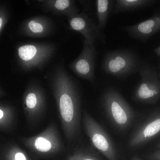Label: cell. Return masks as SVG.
<instances>
[{"mask_svg": "<svg viewBox=\"0 0 160 160\" xmlns=\"http://www.w3.org/2000/svg\"><path fill=\"white\" fill-rule=\"evenodd\" d=\"M83 121L86 133L93 146L108 160H117L116 149L103 128L86 112Z\"/></svg>", "mask_w": 160, "mask_h": 160, "instance_id": "1", "label": "cell"}, {"mask_svg": "<svg viewBox=\"0 0 160 160\" xmlns=\"http://www.w3.org/2000/svg\"><path fill=\"white\" fill-rule=\"evenodd\" d=\"M70 28L79 32L84 37V41L94 45L97 41L104 43L105 39L98 24L85 12H82L69 17Z\"/></svg>", "mask_w": 160, "mask_h": 160, "instance_id": "2", "label": "cell"}, {"mask_svg": "<svg viewBox=\"0 0 160 160\" xmlns=\"http://www.w3.org/2000/svg\"><path fill=\"white\" fill-rule=\"evenodd\" d=\"M123 30L131 37L143 42L160 31V8L156 9L152 17L136 24L124 26Z\"/></svg>", "mask_w": 160, "mask_h": 160, "instance_id": "3", "label": "cell"}, {"mask_svg": "<svg viewBox=\"0 0 160 160\" xmlns=\"http://www.w3.org/2000/svg\"><path fill=\"white\" fill-rule=\"evenodd\" d=\"M96 55L94 45H90L84 41L81 53L70 65L72 70L78 75L92 80L94 77Z\"/></svg>", "mask_w": 160, "mask_h": 160, "instance_id": "4", "label": "cell"}, {"mask_svg": "<svg viewBox=\"0 0 160 160\" xmlns=\"http://www.w3.org/2000/svg\"><path fill=\"white\" fill-rule=\"evenodd\" d=\"M160 134V112L139 126L133 134L129 146L134 148L141 146Z\"/></svg>", "mask_w": 160, "mask_h": 160, "instance_id": "5", "label": "cell"}, {"mask_svg": "<svg viewBox=\"0 0 160 160\" xmlns=\"http://www.w3.org/2000/svg\"><path fill=\"white\" fill-rule=\"evenodd\" d=\"M108 109L111 122L116 127L123 130L131 124V117L127 114L119 104L113 101L108 105Z\"/></svg>", "mask_w": 160, "mask_h": 160, "instance_id": "6", "label": "cell"}, {"mask_svg": "<svg viewBox=\"0 0 160 160\" xmlns=\"http://www.w3.org/2000/svg\"><path fill=\"white\" fill-rule=\"evenodd\" d=\"M160 1L156 0H116L112 14H117L150 7Z\"/></svg>", "mask_w": 160, "mask_h": 160, "instance_id": "7", "label": "cell"}, {"mask_svg": "<svg viewBox=\"0 0 160 160\" xmlns=\"http://www.w3.org/2000/svg\"><path fill=\"white\" fill-rule=\"evenodd\" d=\"M115 1L116 0L95 1L98 25L101 30L105 27L110 14L112 13Z\"/></svg>", "mask_w": 160, "mask_h": 160, "instance_id": "8", "label": "cell"}, {"mask_svg": "<svg viewBox=\"0 0 160 160\" xmlns=\"http://www.w3.org/2000/svg\"><path fill=\"white\" fill-rule=\"evenodd\" d=\"M68 160H101L95 154L86 150L79 149L74 151Z\"/></svg>", "mask_w": 160, "mask_h": 160, "instance_id": "9", "label": "cell"}, {"mask_svg": "<svg viewBox=\"0 0 160 160\" xmlns=\"http://www.w3.org/2000/svg\"><path fill=\"white\" fill-rule=\"evenodd\" d=\"M37 52L35 47L32 45L23 46L19 49V54L22 59L27 61L32 59Z\"/></svg>", "mask_w": 160, "mask_h": 160, "instance_id": "10", "label": "cell"}, {"mask_svg": "<svg viewBox=\"0 0 160 160\" xmlns=\"http://www.w3.org/2000/svg\"><path fill=\"white\" fill-rule=\"evenodd\" d=\"M35 146L38 150L42 152L48 151L52 147L51 143L42 137H39L36 139Z\"/></svg>", "mask_w": 160, "mask_h": 160, "instance_id": "11", "label": "cell"}, {"mask_svg": "<svg viewBox=\"0 0 160 160\" xmlns=\"http://www.w3.org/2000/svg\"><path fill=\"white\" fill-rule=\"evenodd\" d=\"M153 90L149 89L145 84H142L139 90L138 94L142 98L146 99L153 97L156 95Z\"/></svg>", "mask_w": 160, "mask_h": 160, "instance_id": "12", "label": "cell"}, {"mask_svg": "<svg viewBox=\"0 0 160 160\" xmlns=\"http://www.w3.org/2000/svg\"><path fill=\"white\" fill-rule=\"evenodd\" d=\"M37 102L36 96L34 94L31 93L28 95L26 99V103L29 108H34L36 106Z\"/></svg>", "mask_w": 160, "mask_h": 160, "instance_id": "13", "label": "cell"}, {"mask_svg": "<svg viewBox=\"0 0 160 160\" xmlns=\"http://www.w3.org/2000/svg\"><path fill=\"white\" fill-rule=\"evenodd\" d=\"M28 26L31 30L34 32H39L43 31V28L41 24L34 21H30Z\"/></svg>", "mask_w": 160, "mask_h": 160, "instance_id": "14", "label": "cell"}, {"mask_svg": "<svg viewBox=\"0 0 160 160\" xmlns=\"http://www.w3.org/2000/svg\"><path fill=\"white\" fill-rule=\"evenodd\" d=\"M147 158L149 160H160V149L150 154Z\"/></svg>", "mask_w": 160, "mask_h": 160, "instance_id": "15", "label": "cell"}, {"mask_svg": "<svg viewBox=\"0 0 160 160\" xmlns=\"http://www.w3.org/2000/svg\"><path fill=\"white\" fill-rule=\"evenodd\" d=\"M15 160H26L24 155L21 153H18L15 156Z\"/></svg>", "mask_w": 160, "mask_h": 160, "instance_id": "16", "label": "cell"}, {"mask_svg": "<svg viewBox=\"0 0 160 160\" xmlns=\"http://www.w3.org/2000/svg\"><path fill=\"white\" fill-rule=\"evenodd\" d=\"M154 51L158 56H160V46L155 48Z\"/></svg>", "mask_w": 160, "mask_h": 160, "instance_id": "17", "label": "cell"}, {"mask_svg": "<svg viewBox=\"0 0 160 160\" xmlns=\"http://www.w3.org/2000/svg\"><path fill=\"white\" fill-rule=\"evenodd\" d=\"M131 160H142L139 157L137 156H134L133 157Z\"/></svg>", "mask_w": 160, "mask_h": 160, "instance_id": "18", "label": "cell"}, {"mask_svg": "<svg viewBox=\"0 0 160 160\" xmlns=\"http://www.w3.org/2000/svg\"><path fill=\"white\" fill-rule=\"evenodd\" d=\"M3 111L1 110H0V119H1V118L3 117Z\"/></svg>", "mask_w": 160, "mask_h": 160, "instance_id": "19", "label": "cell"}, {"mask_svg": "<svg viewBox=\"0 0 160 160\" xmlns=\"http://www.w3.org/2000/svg\"><path fill=\"white\" fill-rule=\"evenodd\" d=\"M156 148L158 149H160V141L157 145Z\"/></svg>", "mask_w": 160, "mask_h": 160, "instance_id": "20", "label": "cell"}, {"mask_svg": "<svg viewBox=\"0 0 160 160\" xmlns=\"http://www.w3.org/2000/svg\"><path fill=\"white\" fill-rule=\"evenodd\" d=\"M2 23V20L1 18H0V28H1Z\"/></svg>", "mask_w": 160, "mask_h": 160, "instance_id": "21", "label": "cell"}]
</instances>
